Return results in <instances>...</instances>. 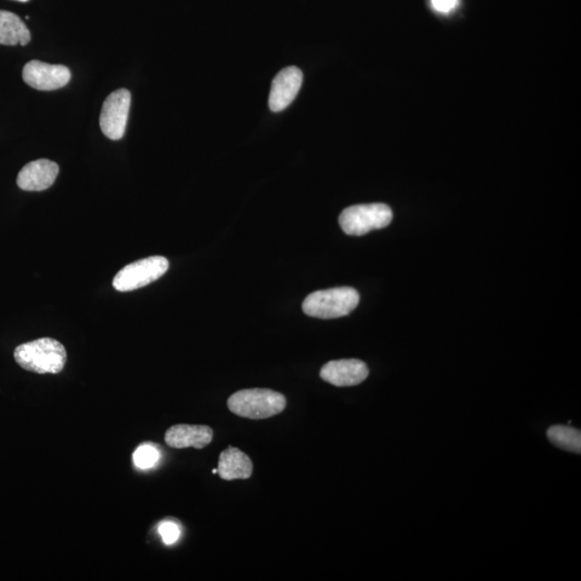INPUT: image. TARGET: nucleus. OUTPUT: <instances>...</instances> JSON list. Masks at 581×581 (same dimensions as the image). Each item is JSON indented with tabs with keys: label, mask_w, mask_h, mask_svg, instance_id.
<instances>
[{
	"label": "nucleus",
	"mask_w": 581,
	"mask_h": 581,
	"mask_svg": "<svg viewBox=\"0 0 581 581\" xmlns=\"http://www.w3.org/2000/svg\"><path fill=\"white\" fill-rule=\"evenodd\" d=\"M31 32L25 23L14 13L0 10V44L24 45L30 44Z\"/></svg>",
	"instance_id": "13"
},
{
	"label": "nucleus",
	"mask_w": 581,
	"mask_h": 581,
	"mask_svg": "<svg viewBox=\"0 0 581 581\" xmlns=\"http://www.w3.org/2000/svg\"><path fill=\"white\" fill-rule=\"evenodd\" d=\"M71 78L72 73L64 65L31 61L23 68L24 82L39 91H55L64 88L71 82Z\"/></svg>",
	"instance_id": "7"
},
{
	"label": "nucleus",
	"mask_w": 581,
	"mask_h": 581,
	"mask_svg": "<svg viewBox=\"0 0 581 581\" xmlns=\"http://www.w3.org/2000/svg\"><path fill=\"white\" fill-rule=\"evenodd\" d=\"M212 473H214V474H218V469H217V470H212Z\"/></svg>",
	"instance_id": "19"
},
{
	"label": "nucleus",
	"mask_w": 581,
	"mask_h": 581,
	"mask_svg": "<svg viewBox=\"0 0 581 581\" xmlns=\"http://www.w3.org/2000/svg\"><path fill=\"white\" fill-rule=\"evenodd\" d=\"M160 534L164 543L167 545L174 544L180 537V530L175 523L165 522L160 527Z\"/></svg>",
	"instance_id": "16"
},
{
	"label": "nucleus",
	"mask_w": 581,
	"mask_h": 581,
	"mask_svg": "<svg viewBox=\"0 0 581 581\" xmlns=\"http://www.w3.org/2000/svg\"><path fill=\"white\" fill-rule=\"evenodd\" d=\"M17 2L27 3L30 2V0H17Z\"/></svg>",
	"instance_id": "18"
},
{
	"label": "nucleus",
	"mask_w": 581,
	"mask_h": 581,
	"mask_svg": "<svg viewBox=\"0 0 581 581\" xmlns=\"http://www.w3.org/2000/svg\"><path fill=\"white\" fill-rule=\"evenodd\" d=\"M131 102V92L126 89L112 92L103 102L100 124L103 135L109 140H120L124 136Z\"/></svg>",
	"instance_id": "6"
},
{
	"label": "nucleus",
	"mask_w": 581,
	"mask_h": 581,
	"mask_svg": "<svg viewBox=\"0 0 581 581\" xmlns=\"http://www.w3.org/2000/svg\"><path fill=\"white\" fill-rule=\"evenodd\" d=\"M228 407L234 415L252 420L279 415L286 407L284 394L269 389H247L229 396Z\"/></svg>",
	"instance_id": "2"
},
{
	"label": "nucleus",
	"mask_w": 581,
	"mask_h": 581,
	"mask_svg": "<svg viewBox=\"0 0 581 581\" xmlns=\"http://www.w3.org/2000/svg\"><path fill=\"white\" fill-rule=\"evenodd\" d=\"M134 463L137 468L148 470L159 462L160 451L152 445H141L133 454Z\"/></svg>",
	"instance_id": "15"
},
{
	"label": "nucleus",
	"mask_w": 581,
	"mask_h": 581,
	"mask_svg": "<svg viewBox=\"0 0 581 581\" xmlns=\"http://www.w3.org/2000/svg\"><path fill=\"white\" fill-rule=\"evenodd\" d=\"M370 375L363 361L356 359L331 361L321 368L320 377L335 387H353Z\"/></svg>",
	"instance_id": "8"
},
{
	"label": "nucleus",
	"mask_w": 581,
	"mask_h": 581,
	"mask_svg": "<svg viewBox=\"0 0 581 581\" xmlns=\"http://www.w3.org/2000/svg\"><path fill=\"white\" fill-rule=\"evenodd\" d=\"M303 83V73L297 67L291 66L281 71L274 79L269 95V108L274 112H280L295 100Z\"/></svg>",
	"instance_id": "10"
},
{
	"label": "nucleus",
	"mask_w": 581,
	"mask_h": 581,
	"mask_svg": "<svg viewBox=\"0 0 581 581\" xmlns=\"http://www.w3.org/2000/svg\"><path fill=\"white\" fill-rule=\"evenodd\" d=\"M393 214L385 204H365L348 207L339 216V226L350 236H363L387 228L392 222Z\"/></svg>",
	"instance_id": "4"
},
{
	"label": "nucleus",
	"mask_w": 581,
	"mask_h": 581,
	"mask_svg": "<svg viewBox=\"0 0 581 581\" xmlns=\"http://www.w3.org/2000/svg\"><path fill=\"white\" fill-rule=\"evenodd\" d=\"M169 268V262L164 257L142 258L121 269L112 285L119 292L135 291L162 277Z\"/></svg>",
	"instance_id": "5"
},
{
	"label": "nucleus",
	"mask_w": 581,
	"mask_h": 581,
	"mask_svg": "<svg viewBox=\"0 0 581 581\" xmlns=\"http://www.w3.org/2000/svg\"><path fill=\"white\" fill-rule=\"evenodd\" d=\"M214 440V431L207 425L177 424L165 433L167 446L175 449H203Z\"/></svg>",
	"instance_id": "11"
},
{
	"label": "nucleus",
	"mask_w": 581,
	"mask_h": 581,
	"mask_svg": "<svg viewBox=\"0 0 581 581\" xmlns=\"http://www.w3.org/2000/svg\"><path fill=\"white\" fill-rule=\"evenodd\" d=\"M548 440L557 447L565 450L581 452V433L580 431L566 427V425H555L547 432Z\"/></svg>",
	"instance_id": "14"
},
{
	"label": "nucleus",
	"mask_w": 581,
	"mask_h": 581,
	"mask_svg": "<svg viewBox=\"0 0 581 581\" xmlns=\"http://www.w3.org/2000/svg\"><path fill=\"white\" fill-rule=\"evenodd\" d=\"M15 360L23 370L36 373H60L66 365L67 353L56 339L44 337L20 344Z\"/></svg>",
	"instance_id": "1"
},
{
	"label": "nucleus",
	"mask_w": 581,
	"mask_h": 581,
	"mask_svg": "<svg viewBox=\"0 0 581 581\" xmlns=\"http://www.w3.org/2000/svg\"><path fill=\"white\" fill-rule=\"evenodd\" d=\"M431 7L436 13L449 15L458 8L459 0H430Z\"/></svg>",
	"instance_id": "17"
},
{
	"label": "nucleus",
	"mask_w": 581,
	"mask_h": 581,
	"mask_svg": "<svg viewBox=\"0 0 581 581\" xmlns=\"http://www.w3.org/2000/svg\"><path fill=\"white\" fill-rule=\"evenodd\" d=\"M359 302V293L353 287H333L305 298L303 312L313 318L336 319L353 313Z\"/></svg>",
	"instance_id": "3"
},
{
	"label": "nucleus",
	"mask_w": 581,
	"mask_h": 581,
	"mask_svg": "<svg viewBox=\"0 0 581 581\" xmlns=\"http://www.w3.org/2000/svg\"><path fill=\"white\" fill-rule=\"evenodd\" d=\"M60 167L50 160H37L26 164L17 175V187L23 191L40 192L53 186Z\"/></svg>",
	"instance_id": "9"
},
{
	"label": "nucleus",
	"mask_w": 581,
	"mask_h": 581,
	"mask_svg": "<svg viewBox=\"0 0 581 581\" xmlns=\"http://www.w3.org/2000/svg\"><path fill=\"white\" fill-rule=\"evenodd\" d=\"M251 459L238 448L229 446L218 458V474L223 480L249 479L252 476Z\"/></svg>",
	"instance_id": "12"
}]
</instances>
